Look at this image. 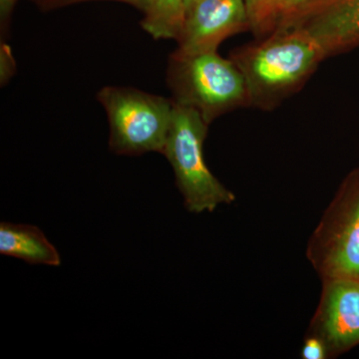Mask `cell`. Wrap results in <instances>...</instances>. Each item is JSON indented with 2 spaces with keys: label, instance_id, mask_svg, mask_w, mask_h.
<instances>
[{
  "label": "cell",
  "instance_id": "cell-8",
  "mask_svg": "<svg viewBox=\"0 0 359 359\" xmlns=\"http://www.w3.org/2000/svg\"><path fill=\"white\" fill-rule=\"evenodd\" d=\"M313 332L323 340L328 354L359 344V280L325 278Z\"/></svg>",
  "mask_w": 359,
  "mask_h": 359
},
{
  "label": "cell",
  "instance_id": "cell-12",
  "mask_svg": "<svg viewBox=\"0 0 359 359\" xmlns=\"http://www.w3.org/2000/svg\"><path fill=\"white\" fill-rule=\"evenodd\" d=\"M16 65L13 50L8 44L2 42L0 46V82L2 86L6 85L15 72Z\"/></svg>",
  "mask_w": 359,
  "mask_h": 359
},
{
  "label": "cell",
  "instance_id": "cell-10",
  "mask_svg": "<svg viewBox=\"0 0 359 359\" xmlns=\"http://www.w3.org/2000/svg\"><path fill=\"white\" fill-rule=\"evenodd\" d=\"M144 29L156 39H177L184 20L183 0H151L144 9Z\"/></svg>",
  "mask_w": 359,
  "mask_h": 359
},
{
  "label": "cell",
  "instance_id": "cell-14",
  "mask_svg": "<svg viewBox=\"0 0 359 359\" xmlns=\"http://www.w3.org/2000/svg\"><path fill=\"white\" fill-rule=\"evenodd\" d=\"M59 4H79V2L93 1V0H55ZM116 1L127 2V4H133L138 7L141 11H144L148 6L151 0H116Z\"/></svg>",
  "mask_w": 359,
  "mask_h": 359
},
{
  "label": "cell",
  "instance_id": "cell-6",
  "mask_svg": "<svg viewBox=\"0 0 359 359\" xmlns=\"http://www.w3.org/2000/svg\"><path fill=\"white\" fill-rule=\"evenodd\" d=\"M276 27L304 30L327 58L337 55L359 45V0H314L285 16Z\"/></svg>",
  "mask_w": 359,
  "mask_h": 359
},
{
  "label": "cell",
  "instance_id": "cell-11",
  "mask_svg": "<svg viewBox=\"0 0 359 359\" xmlns=\"http://www.w3.org/2000/svg\"><path fill=\"white\" fill-rule=\"evenodd\" d=\"M313 1L314 0H264L250 16V28L257 35L266 36L278 21Z\"/></svg>",
  "mask_w": 359,
  "mask_h": 359
},
{
  "label": "cell",
  "instance_id": "cell-17",
  "mask_svg": "<svg viewBox=\"0 0 359 359\" xmlns=\"http://www.w3.org/2000/svg\"><path fill=\"white\" fill-rule=\"evenodd\" d=\"M199 0H183L184 4V11H186L187 9L190 8L191 6H193L194 4H197ZM185 15V14H184Z\"/></svg>",
  "mask_w": 359,
  "mask_h": 359
},
{
  "label": "cell",
  "instance_id": "cell-2",
  "mask_svg": "<svg viewBox=\"0 0 359 359\" xmlns=\"http://www.w3.org/2000/svg\"><path fill=\"white\" fill-rule=\"evenodd\" d=\"M174 103L193 108L207 124L242 106H250L242 72L231 59L217 51L197 54L174 52L167 72Z\"/></svg>",
  "mask_w": 359,
  "mask_h": 359
},
{
  "label": "cell",
  "instance_id": "cell-16",
  "mask_svg": "<svg viewBox=\"0 0 359 359\" xmlns=\"http://www.w3.org/2000/svg\"><path fill=\"white\" fill-rule=\"evenodd\" d=\"M264 0H245V6H247L248 13H249V18L252 14L263 4Z\"/></svg>",
  "mask_w": 359,
  "mask_h": 359
},
{
  "label": "cell",
  "instance_id": "cell-9",
  "mask_svg": "<svg viewBox=\"0 0 359 359\" xmlns=\"http://www.w3.org/2000/svg\"><path fill=\"white\" fill-rule=\"evenodd\" d=\"M0 254L30 264L58 266L61 257L43 231L32 224H0Z\"/></svg>",
  "mask_w": 359,
  "mask_h": 359
},
{
  "label": "cell",
  "instance_id": "cell-3",
  "mask_svg": "<svg viewBox=\"0 0 359 359\" xmlns=\"http://www.w3.org/2000/svg\"><path fill=\"white\" fill-rule=\"evenodd\" d=\"M208 126L193 108L174 103L173 118L163 155L173 168L176 183L189 212H214L236 196L210 171L204 157Z\"/></svg>",
  "mask_w": 359,
  "mask_h": 359
},
{
  "label": "cell",
  "instance_id": "cell-5",
  "mask_svg": "<svg viewBox=\"0 0 359 359\" xmlns=\"http://www.w3.org/2000/svg\"><path fill=\"white\" fill-rule=\"evenodd\" d=\"M308 257L323 280H359V170L323 214L309 240Z\"/></svg>",
  "mask_w": 359,
  "mask_h": 359
},
{
  "label": "cell",
  "instance_id": "cell-15",
  "mask_svg": "<svg viewBox=\"0 0 359 359\" xmlns=\"http://www.w3.org/2000/svg\"><path fill=\"white\" fill-rule=\"evenodd\" d=\"M16 1L18 0H0V16H1L2 25L8 20Z\"/></svg>",
  "mask_w": 359,
  "mask_h": 359
},
{
  "label": "cell",
  "instance_id": "cell-4",
  "mask_svg": "<svg viewBox=\"0 0 359 359\" xmlns=\"http://www.w3.org/2000/svg\"><path fill=\"white\" fill-rule=\"evenodd\" d=\"M107 114L109 147L117 155L163 154L174 102L128 87H104L97 94Z\"/></svg>",
  "mask_w": 359,
  "mask_h": 359
},
{
  "label": "cell",
  "instance_id": "cell-13",
  "mask_svg": "<svg viewBox=\"0 0 359 359\" xmlns=\"http://www.w3.org/2000/svg\"><path fill=\"white\" fill-rule=\"evenodd\" d=\"M327 355V347L320 337L311 334L306 339L302 349V358L325 359Z\"/></svg>",
  "mask_w": 359,
  "mask_h": 359
},
{
  "label": "cell",
  "instance_id": "cell-7",
  "mask_svg": "<svg viewBox=\"0 0 359 359\" xmlns=\"http://www.w3.org/2000/svg\"><path fill=\"white\" fill-rule=\"evenodd\" d=\"M250 26L245 0H199L187 9L177 41L180 54L217 51L224 39Z\"/></svg>",
  "mask_w": 359,
  "mask_h": 359
},
{
  "label": "cell",
  "instance_id": "cell-1",
  "mask_svg": "<svg viewBox=\"0 0 359 359\" xmlns=\"http://www.w3.org/2000/svg\"><path fill=\"white\" fill-rule=\"evenodd\" d=\"M264 37L237 49L231 59L245 78L250 106L271 110L301 88L327 56L299 28H278Z\"/></svg>",
  "mask_w": 359,
  "mask_h": 359
}]
</instances>
